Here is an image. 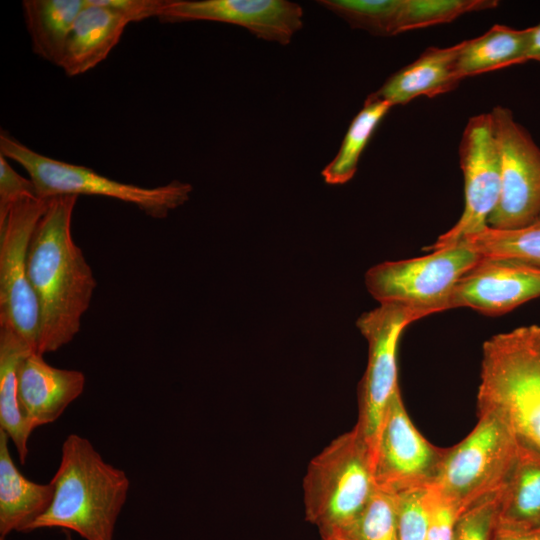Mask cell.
I'll return each instance as SVG.
<instances>
[{"mask_svg":"<svg viewBox=\"0 0 540 540\" xmlns=\"http://www.w3.org/2000/svg\"><path fill=\"white\" fill-rule=\"evenodd\" d=\"M67 41L60 67L68 77L86 73L104 61L130 23L119 12L86 0Z\"/></svg>","mask_w":540,"mask_h":540,"instance_id":"2e32d148","label":"cell"},{"mask_svg":"<svg viewBox=\"0 0 540 540\" xmlns=\"http://www.w3.org/2000/svg\"><path fill=\"white\" fill-rule=\"evenodd\" d=\"M321 540H339V539H335V538H324V539H321Z\"/></svg>","mask_w":540,"mask_h":540,"instance_id":"e575fe53","label":"cell"},{"mask_svg":"<svg viewBox=\"0 0 540 540\" xmlns=\"http://www.w3.org/2000/svg\"><path fill=\"white\" fill-rule=\"evenodd\" d=\"M50 483L52 503L31 531L61 528L84 540H113L130 488L125 471L106 462L87 438L71 433Z\"/></svg>","mask_w":540,"mask_h":540,"instance_id":"7a4b0ae2","label":"cell"},{"mask_svg":"<svg viewBox=\"0 0 540 540\" xmlns=\"http://www.w3.org/2000/svg\"><path fill=\"white\" fill-rule=\"evenodd\" d=\"M49 199L19 201L0 221V327L14 331L36 352L39 308L28 275V249Z\"/></svg>","mask_w":540,"mask_h":540,"instance_id":"9c48e42d","label":"cell"},{"mask_svg":"<svg viewBox=\"0 0 540 540\" xmlns=\"http://www.w3.org/2000/svg\"><path fill=\"white\" fill-rule=\"evenodd\" d=\"M460 166L465 206L458 222L425 248L434 251L462 242L488 227L500 195V159L490 113L469 119L462 135Z\"/></svg>","mask_w":540,"mask_h":540,"instance_id":"8fae6325","label":"cell"},{"mask_svg":"<svg viewBox=\"0 0 540 540\" xmlns=\"http://www.w3.org/2000/svg\"><path fill=\"white\" fill-rule=\"evenodd\" d=\"M339 540H399L397 494L376 485L368 503Z\"/></svg>","mask_w":540,"mask_h":540,"instance_id":"484cf974","label":"cell"},{"mask_svg":"<svg viewBox=\"0 0 540 540\" xmlns=\"http://www.w3.org/2000/svg\"><path fill=\"white\" fill-rule=\"evenodd\" d=\"M43 356L27 352L17 370L19 406L33 430L55 422L86 384L83 372L53 367Z\"/></svg>","mask_w":540,"mask_h":540,"instance_id":"9a60e30c","label":"cell"},{"mask_svg":"<svg viewBox=\"0 0 540 540\" xmlns=\"http://www.w3.org/2000/svg\"><path fill=\"white\" fill-rule=\"evenodd\" d=\"M540 527V451L519 443L511 470L498 491L497 529Z\"/></svg>","mask_w":540,"mask_h":540,"instance_id":"d6986e66","label":"cell"},{"mask_svg":"<svg viewBox=\"0 0 540 540\" xmlns=\"http://www.w3.org/2000/svg\"><path fill=\"white\" fill-rule=\"evenodd\" d=\"M462 42L446 48L430 47L411 64L391 75L375 97L392 106L406 104L419 96L434 97L454 90L462 80L457 61Z\"/></svg>","mask_w":540,"mask_h":540,"instance_id":"e0dca14e","label":"cell"},{"mask_svg":"<svg viewBox=\"0 0 540 540\" xmlns=\"http://www.w3.org/2000/svg\"><path fill=\"white\" fill-rule=\"evenodd\" d=\"M540 296V267L483 258L457 283L451 309L471 308L483 315L499 316Z\"/></svg>","mask_w":540,"mask_h":540,"instance_id":"5bb4252c","label":"cell"},{"mask_svg":"<svg viewBox=\"0 0 540 540\" xmlns=\"http://www.w3.org/2000/svg\"><path fill=\"white\" fill-rule=\"evenodd\" d=\"M479 414L497 417L519 443L540 451V326L517 327L482 347Z\"/></svg>","mask_w":540,"mask_h":540,"instance_id":"3957f363","label":"cell"},{"mask_svg":"<svg viewBox=\"0 0 540 540\" xmlns=\"http://www.w3.org/2000/svg\"><path fill=\"white\" fill-rule=\"evenodd\" d=\"M353 28L378 36L395 35L398 0H319Z\"/></svg>","mask_w":540,"mask_h":540,"instance_id":"4316f807","label":"cell"},{"mask_svg":"<svg viewBox=\"0 0 540 540\" xmlns=\"http://www.w3.org/2000/svg\"><path fill=\"white\" fill-rule=\"evenodd\" d=\"M162 22L214 21L241 26L256 37L290 43L303 27L302 7L287 0H166Z\"/></svg>","mask_w":540,"mask_h":540,"instance_id":"4fadbf2b","label":"cell"},{"mask_svg":"<svg viewBox=\"0 0 540 540\" xmlns=\"http://www.w3.org/2000/svg\"><path fill=\"white\" fill-rule=\"evenodd\" d=\"M482 259L462 241L421 257L377 264L366 272L365 284L379 303H401L428 316L451 309L457 283Z\"/></svg>","mask_w":540,"mask_h":540,"instance_id":"52a82bcc","label":"cell"},{"mask_svg":"<svg viewBox=\"0 0 540 540\" xmlns=\"http://www.w3.org/2000/svg\"><path fill=\"white\" fill-rule=\"evenodd\" d=\"M393 106L370 94L351 121L334 159L322 170L324 181L340 185L355 175L359 159L379 123Z\"/></svg>","mask_w":540,"mask_h":540,"instance_id":"603a6c76","label":"cell"},{"mask_svg":"<svg viewBox=\"0 0 540 540\" xmlns=\"http://www.w3.org/2000/svg\"><path fill=\"white\" fill-rule=\"evenodd\" d=\"M519 442L497 417L479 414L472 431L445 448L429 488L451 503L461 515L503 486Z\"/></svg>","mask_w":540,"mask_h":540,"instance_id":"8992f818","label":"cell"},{"mask_svg":"<svg viewBox=\"0 0 540 540\" xmlns=\"http://www.w3.org/2000/svg\"><path fill=\"white\" fill-rule=\"evenodd\" d=\"M426 489L410 490L397 494L399 540H426Z\"/></svg>","mask_w":540,"mask_h":540,"instance_id":"f1b7e54d","label":"cell"},{"mask_svg":"<svg viewBox=\"0 0 540 540\" xmlns=\"http://www.w3.org/2000/svg\"><path fill=\"white\" fill-rule=\"evenodd\" d=\"M29 351L31 348L14 331L0 327V429L12 440L21 464H25L28 457V441L33 429L19 406L17 370Z\"/></svg>","mask_w":540,"mask_h":540,"instance_id":"7402d4cb","label":"cell"},{"mask_svg":"<svg viewBox=\"0 0 540 540\" xmlns=\"http://www.w3.org/2000/svg\"><path fill=\"white\" fill-rule=\"evenodd\" d=\"M498 491L458 518L453 540H493L497 530Z\"/></svg>","mask_w":540,"mask_h":540,"instance_id":"83f0119b","label":"cell"},{"mask_svg":"<svg viewBox=\"0 0 540 540\" xmlns=\"http://www.w3.org/2000/svg\"><path fill=\"white\" fill-rule=\"evenodd\" d=\"M444 453L445 448L430 443L414 426L398 388L387 406L374 450L376 485L395 494L428 488Z\"/></svg>","mask_w":540,"mask_h":540,"instance_id":"7c38bea8","label":"cell"},{"mask_svg":"<svg viewBox=\"0 0 540 540\" xmlns=\"http://www.w3.org/2000/svg\"><path fill=\"white\" fill-rule=\"evenodd\" d=\"M493 540H540V527L517 531L497 529Z\"/></svg>","mask_w":540,"mask_h":540,"instance_id":"d6a6232c","label":"cell"},{"mask_svg":"<svg viewBox=\"0 0 540 540\" xmlns=\"http://www.w3.org/2000/svg\"><path fill=\"white\" fill-rule=\"evenodd\" d=\"M86 5V0H23L33 52L59 66L75 21Z\"/></svg>","mask_w":540,"mask_h":540,"instance_id":"ffe728a7","label":"cell"},{"mask_svg":"<svg viewBox=\"0 0 540 540\" xmlns=\"http://www.w3.org/2000/svg\"><path fill=\"white\" fill-rule=\"evenodd\" d=\"M530 27L494 25L483 35L462 42L457 69L461 79L526 62Z\"/></svg>","mask_w":540,"mask_h":540,"instance_id":"44dd1931","label":"cell"},{"mask_svg":"<svg viewBox=\"0 0 540 540\" xmlns=\"http://www.w3.org/2000/svg\"><path fill=\"white\" fill-rule=\"evenodd\" d=\"M8 434L0 429V536L31 532L34 522L50 507L54 488L26 478L15 465Z\"/></svg>","mask_w":540,"mask_h":540,"instance_id":"ac0fdd59","label":"cell"},{"mask_svg":"<svg viewBox=\"0 0 540 540\" xmlns=\"http://www.w3.org/2000/svg\"><path fill=\"white\" fill-rule=\"evenodd\" d=\"M0 540H6V539H5V537H1V536H0Z\"/></svg>","mask_w":540,"mask_h":540,"instance_id":"8d00e7d4","label":"cell"},{"mask_svg":"<svg viewBox=\"0 0 540 540\" xmlns=\"http://www.w3.org/2000/svg\"><path fill=\"white\" fill-rule=\"evenodd\" d=\"M500 159V195L488 227L514 230L540 221V149L510 109L490 112Z\"/></svg>","mask_w":540,"mask_h":540,"instance_id":"30bf717a","label":"cell"},{"mask_svg":"<svg viewBox=\"0 0 540 540\" xmlns=\"http://www.w3.org/2000/svg\"><path fill=\"white\" fill-rule=\"evenodd\" d=\"M529 60L540 62V23L530 27L529 45L526 53V61Z\"/></svg>","mask_w":540,"mask_h":540,"instance_id":"836d02e7","label":"cell"},{"mask_svg":"<svg viewBox=\"0 0 540 540\" xmlns=\"http://www.w3.org/2000/svg\"><path fill=\"white\" fill-rule=\"evenodd\" d=\"M463 241L483 258L503 259L540 267V221L514 230L487 227Z\"/></svg>","mask_w":540,"mask_h":540,"instance_id":"cb8c5ba5","label":"cell"},{"mask_svg":"<svg viewBox=\"0 0 540 540\" xmlns=\"http://www.w3.org/2000/svg\"><path fill=\"white\" fill-rule=\"evenodd\" d=\"M427 514L426 540H453L460 514L455 507L431 488L425 494Z\"/></svg>","mask_w":540,"mask_h":540,"instance_id":"f546056e","label":"cell"},{"mask_svg":"<svg viewBox=\"0 0 540 540\" xmlns=\"http://www.w3.org/2000/svg\"><path fill=\"white\" fill-rule=\"evenodd\" d=\"M426 313L401 303H380L357 327L368 341V362L358 387L357 431L375 450L387 406L399 388L397 349L403 330Z\"/></svg>","mask_w":540,"mask_h":540,"instance_id":"ba28073f","label":"cell"},{"mask_svg":"<svg viewBox=\"0 0 540 540\" xmlns=\"http://www.w3.org/2000/svg\"><path fill=\"white\" fill-rule=\"evenodd\" d=\"M67 540H73L69 534H67Z\"/></svg>","mask_w":540,"mask_h":540,"instance_id":"d590c367","label":"cell"},{"mask_svg":"<svg viewBox=\"0 0 540 540\" xmlns=\"http://www.w3.org/2000/svg\"><path fill=\"white\" fill-rule=\"evenodd\" d=\"M78 197L49 199L28 249V275L39 308L36 352L44 355L78 334L97 287L92 268L74 242L71 221Z\"/></svg>","mask_w":540,"mask_h":540,"instance_id":"6da1fadb","label":"cell"},{"mask_svg":"<svg viewBox=\"0 0 540 540\" xmlns=\"http://www.w3.org/2000/svg\"><path fill=\"white\" fill-rule=\"evenodd\" d=\"M494 0H398L395 35L448 23L469 12L492 9Z\"/></svg>","mask_w":540,"mask_h":540,"instance_id":"d4e9b609","label":"cell"},{"mask_svg":"<svg viewBox=\"0 0 540 540\" xmlns=\"http://www.w3.org/2000/svg\"><path fill=\"white\" fill-rule=\"evenodd\" d=\"M0 154L26 170L42 199L61 195L102 196L132 204L154 219H163L185 204L193 190L191 184L179 180L153 188L120 182L90 168L40 154L3 130Z\"/></svg>","mask_w":540,"mask_h":540,"instance_id":"5b68a950","label":"cell"},{"mask_svg":"<svg viewBox=\"0 0 540 540\" xmlns=\"http://www.w3.org/2000/svg\"><path fill=\"white\" fill-rule=\"evenodd\" d=\"M166 0H99V2L122 14L128 21L139 22L159 17Z\"/></svg>","mask_w":540,"mask_h":540,"instance_id":"1f68e13d","label":"cell"},{"mask_svg":"<svg viewBox=\"0 0 540 540\" xmlns=\"http://www.w3.org/2000/svg\"><path fill=\"white\" fill-rule=\"evenodd\" d=\"M39 198L34 183L18 174L0 154V221L24 199Z\"/></svg>","mask_w":540,"mask_h":540,"instance_id":"4dcf8cb0","label":"cell"},{"mask_svg":"<svg viewBox=\"0 0 540 540\" xmlns=\"http://www.w3.org/2000/svg\"><path fill=\"white\" fill-rule=\"evenodd\" d=\"M376 487L374 452L353 427L308 464L303 478L307 521L324 538L340 537L356 520Z\"/></svg>","mask_w":540,"mask_h":540,"instance_id":"277c9868","label":"cell"}]
</instances>
